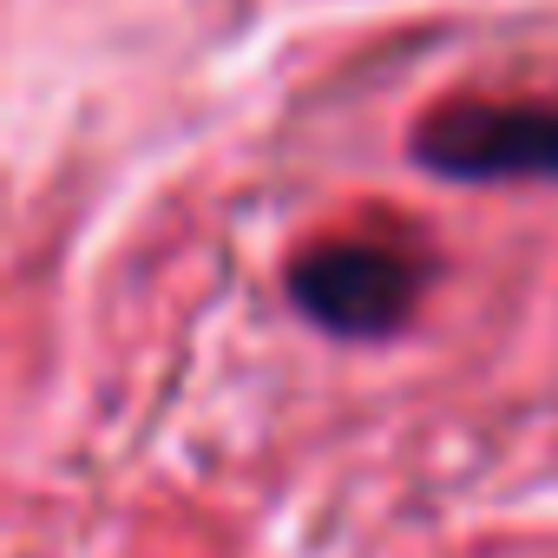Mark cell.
Segmentation results:
<instances>
[{
	"mask_svg": "<svg viewBox=\"0 0 558 558\" xmlns=\"http://www.w3.org/2000/svg\"><path fill=\"white\" fill-rule=\"evenodd\" d=\"M427 263L388 236H329L283 276L290 310L329 342H388L414 323Z\"/></svg>",
	"mask_w": 558,
	"mask_h": 558,
	"instance_id": "1",
	"label": "cell"
},
{
	"mask_svg": "<svg viewBox=\"0 0 558 558\" xmlns=\"http://www.w3.org/2000/svg\"><path fill=\"white\" fill-rule=\"evenodd\" d=\"M408 165L440 184H558V99H447L408 132Z\"/></svg>",
	"mask_w": 558,
	"mask_h": 558,
	"instance_id": "2",
	"label": "cell"
}]
</instances>
